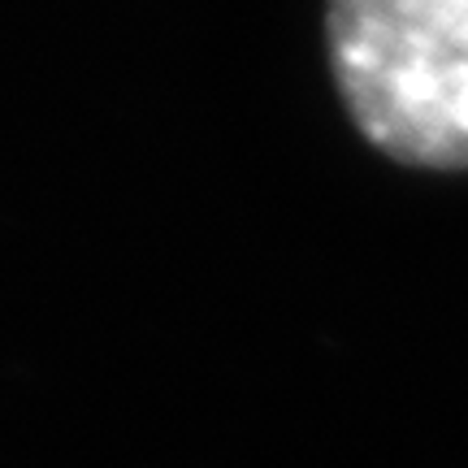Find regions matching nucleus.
<instances>
[{
  "label": "nucleus",
  "mask_w": 468,
  "mask_h": 468,
  "mask_svg": "<svg viewBox=\"0 0 468 468\" xmlns=\"http://www.w3.org/2000/svg\"><path fill=\"white\" fill-rule=\"evenodd\" d=\"M338 96L373 148L468 169V0H325Z\"/></svg>",
  "instance_id": "1"
}]
</instances>
